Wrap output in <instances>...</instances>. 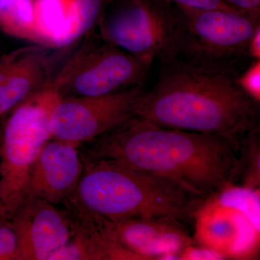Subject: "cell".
Instances as JSON below:
<instances>
[{
    "label": "cell",
    "mask_w": 260,
    "mask_h": 260,
    "mask_svg": "<svg viewBox=\"0 0 260 260\" xmlns=\"http://www.w3.org/2000/svg\"><path fill=\"white\" fill-rule=\"evenodd\" d=\"M109 221L116 242L135 260L179 259L195 244L183 222L169 218H133Z\"/></svg>",
    "instance_id": "8fae6325"
},
{
    "label": "cell",
    "mask_w": 260,
    "mask_h": 260,
    "mask_svg": "<svg viewBox=\"0 0 260 260\" xmlns=\"http://www.w3.org/2000/svg\"><path fill=\"white\" fill-rule=\"evenodd\" d=\"M51 80L49 58L42 46L21 48L0 55V117Z\"/></svg>",
    "instance_id": "5bb4252c"
},
{
    "label": "cell",
    "mask_w": 260,
    "mask_h": 260,
    "mask_svg": "<svg viewBox=\"0 0 260 260\" xmlns=\"http://www.w3.org/2000/svg\"><path fill=\"white\" fill-rule=\"evenodd\" d=\"M60 94L51 82L8 113L0 135V215L11 220L29 198L30 173L53 138L51 117Z\"/></svg>",
    "instance_id": "277c9868"
},
{
    "label": "cell",
    "mask_w": 260,
    "mask_h": 260,
    "mask_svg": "<svg viewBox=\"0 0 260 260\" xmlns=\"http://www.w3.org/2000/svg\"><path fill=\"white\" fill-rule=\"evenodd\" d=\"M260 143L259 126L249 132L242 143L239 186L259 189Z\"/></svg>",
    "instance_id": "2e32d148"
},
{
    "label": "cell",
    "mask_w": 260,
    "mask_h": 260,
    "mask_svg": "<svg viewBox=\"0 0 260 260\" xmlns=\"http://www.w3.org/2000/svg\"><path fill=\"white\" fill-rule=\"evenodd\" d=\"M0 30L10 37L37 44L34 0H0Z\"/></svg>",
    "instance_id": "9a60e30c"
},
{
    "label": "cell",
    "mask_w": 260,
    "mask_h": 260,
    "mask_svg": "<svg viewBox=\"0 0 260 260\" xmlns=\"http://www.w3.org/2000/svg\"><path fill=\"white\" fill-rule=\"evenodd\" d=\"M236 10L250 15L252 18H260V0H223Z\"/></svg>",
    "instance_id": "44dd1931"
},
{
    "label": "cell",
    "mask_w": 260,
    "mask_h": 260,
    "mask_svg": "<svg viewBox=\"0 0 260 260\" xmlns=\"http://www.w3.org/2000/svg\"><path fill=\"white\" fill-rule=\"evenodd\" d=\"M242 141L164 127L135 115L80 145L83 160H107L174 181L206 200L239 181Z\"/></svg>",
    "instance_id": "6da1fadb"
},
{
    "label": "cell",
    "mask_w": 260,
    "mask_h": 260,
    "mask_svg": "<svg viewBox=\"0 0 260 260\" xmlns=\"http://www.w3.org/2000/svg\"><path fill=\"white\" fill-rule=\"evenodd\" d=\"M18 239L11 220L0 215V260H18Z\"/></svg>",
    "instance_id": "e0dca14e"
},
{
    "label": "cell",
    "mask_w": 260,
    "mask_h": 260,
    "mask_svg": "<svg viewBox=\"0 0 260 260\" xmlns=\"http://www.w3.org/2000/svg\"><path fill=\"white\" fill-rule=\"evenodd\" d=\"M150 67L104 41L82 47L51 83L61 98L105 95L145 83Z\"/></svg>",
    "instance_id": "52a82bcc"
},
{
    "label": "cell",
    "mask_w": 260,
    "mask_h": 260,
    "mask_svg": "<svg viewBox=\"0 0 260 260\" xmlns=\"http://www.w3.org/2000/svg\"><path fill=\"white\" fill-rule=\"evenodd\" d=\"M136 116L157 125L242 141L259 126V104L237 85L236 70L177 58L162 64Z\"/></svg>",
    "instance_id": "7a4b0ae2"
},
{
    "label": "cell",
    "mask_w": 260,
    "mask_h": 260,
    "mask_svg": "<svg viewBox=\"0 0 260 260\" xmlns=\"http://www.w3.org/2000/svg\"><path fill=\"white\" fill-rule=\"evenodd\" d=\"M105 0H34L37 44L68 47L98 23Z\"/></svg>",
    "instance_id": "4fadbf2b"
},
{
    "label": "cell",
    "mask_w": 260,
    "mask_h": 260,
    "mask_svg": "<svg viewBox=\"0 0 260 260\" xmlns=\"http://www.w3.org/2000/svg\"><path fill=\"white\" fill-rule=\"evenodd\" d=\"M80 145L56 138L46 143L32 168L29 198L59 206L73 196L84 170Z\"/></svg>",
    "instance_id": "7c38bea8"
},
{
    "label": "cell",
    "mask_w": 260,
    "mask_h": 260,
    "mask_svg": "<svg viewBox=\"0 0 260 260\" xmlns=\"http://www.w3.org/2000/svg\"><path fill=\"white\" fill-rule=\"evenodd\" d=\"M97 24L104 42L150 66L178 58L177 13L159 0H109Z\"/></svg>",
    "instance_id": "5b68a950"
},
{
    "label": "cell",
    "mask_w": 260,
    "mask_h": 260,
    "mask_svg": "<svg viewBox=\"0 0 260 260\" xmlns=\"http://www.w3.org/2000/svg\"><path fill=\"white\" fill-rule=\"evenodd\" d=\"M177 13L178 58L235 70L247 56V47L259 19L220 9L179 10Z\"/></svg>",
    "instance_id": "8992f818"
},
{
    "label": "cell",
    "mask_w": 260,
    "mask_h": 260,
    "mask_svg": "<svg viewBox=\"0 0 260 260\" xmlns=\"http://www.w3.org/2000/svg\"><path fill=\"white\" fill-rule=\"evenodd\" d=\"M237 85L249 98L260 103V60H252L245 71L236 78Z\"/></svg>",
    "instance_id": "ac0fdd59"
},
{
    "label": "cell",
    "mask_w": 260,
    "mask_h": 260,
    "mask_svg": "<svg viewBox=\"0 0 260 260\" xmlns=\"http://www.w3.org/2000/svg\"><path fill=\"white\" fill-rule=\"evenodd\" d=\"M192 220L195 244L218 251L226 259L252 255L259 245V224L215 195L202 203Z\"/></svg>",
    "instance_id": "9c48e42d"
},
{
    "label": "cell",
    "mask_w": 260,
    "mask_h": 260,
    "mask_svg": "<svg viewBox=\"0 0 260 260\" xmlns=\"http://www.w3.org/2000/svg\"><path fill=\"white\" fill-rule=\"evenodd\" d=\"M70 201L110 221L133 218L192 220L205 201L170 179L107 160H83Z\"/></svg>",
    "instance_id": "3957f363"
},
{
    "label": "cell",
    "mask_w": 260,
    "mask_h": 260,
    "mask_svg": "<svg viewBox=\"0 0 260 260\" xmlns=\"http://www.w3.org/2000/svg\"><path fill=\"white\" fill-rule=\"evenodd\" d=\"M18 239V260H48L75 232L68 209L30 197L11 219Z\"/></svg>",
    "instance_id": "30bf717a"
},
{
    "label": "cell",
    "mask_w": 260,
    "mask_h": 260,
    "mask_svg": "<svg viewBox=\"0 0 260 260\" xmlns=\"http://www.w3.org/2000/svg\"><path fill=\"white\" fill-rule=\"evenodd\" d=\"M247 56L252 60H260V25L256 27L248 44Z\"/></svg>",
    "instance_id": "7402d4cb"
},
{
    "label": "cell",
    "mask_w": 260,
    "mask_h": 260,
    "mask_svg": "<svg viewBox=\"0 0 260 260\" xmlns=\"http://www.w3.org/2000/svg\"><path fill=\"white\" fill-rule=\"evenodd\" d=\"M159 1L169 6L174 5L179 10L220 9L240 12L228 5L223 0H159Z\"/></svg>",
    "instance_id": "d6986e66"
},
{
    "label": "cell",
    "mask_w": 260,
    "mask_h": 260,
    "mask_svg": "<svg viewBox=\"0 0 260 260\" xmlns=\"http://www.w3.org/2000/svg\"><path fill=\"white\" fill-rule=\"evenodd\" d=\"M145 83L95 96L61 98L51 117L53 138L83 145L136 115Z\"/></svg>",
    "instance_id": "ba28073f"
},
{
    "label": "cell",
    "mask_w": 260,
    "mask_h": 260,
    "mask_svg": "<svg viewBox=\"0 0 260 260\" xmlns=\"http://www.w3.org/2000/svg\"><path fill=\"white\" fill-rule=\"evenodd\" d=\"M180 259H225L218 251L198 244H193L181 252Z\"/></svg>",
    "instance_id": "ffe728a7"
}]
</instances>
